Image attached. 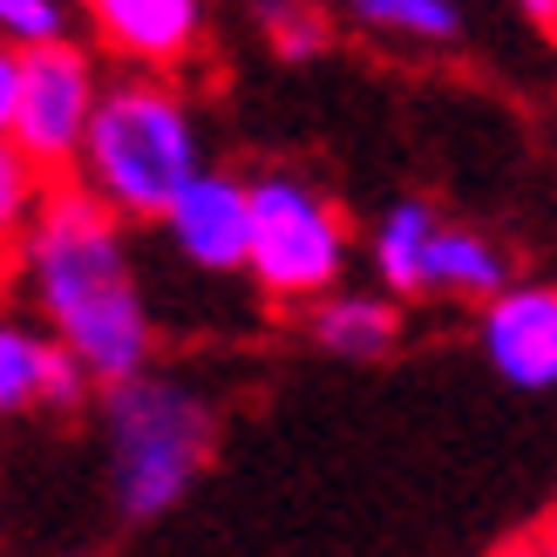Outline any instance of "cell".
<instances>
[{
    "mask_svg": "<svg viewBox=\"0 0 557 557\" xmlns=\"http://www.w3.org/2000/svg\"><path fill=\"white\" fill-rule=\"evenodd\" d=\"M476 347L490 374L523 395L557 387V278H510L476 299Z\"/></svg>",
    "mask_w": 557,
    "mask_h": 557,
    "instance_id": "cell-6",
    "label": "cell"
},
{
    "mask_svg": "<svg viewBox=\"0 0 557 557\" xmlns=\"http://www.w3.org/2000/svg\"><path fill=\"white\" fill-rule=\"evenodd\" d=\"M306 341L333 360H387L401 347V299H387L381 286H333L320 299H306Z\"/></svg>",
    "mask_w": 557,
    "mask_h": 557,
    "instance_id": "cell-10",
    "label": "cell"
},
{
    "mask_svg": "<svg viewBox=\"0 0 557 557\" xmlns=\"http://www.w3.org/2000/svg\"><path fill=\"white\" fill-rule=\"evenodd\" d=\"M8 116H14V48L0 41V136H8Z\"/></svg>",
    "mask_w": 557,
    "mask_h": 557,
    "instance_id": "cell-17",
    "label": "cell"
},
{
    "mask_svg": "<svg viewBox=\"0 0 557 557\" xmlns=\"http://www.w3.org/2000/svg\"><path fill=\"white\" fill-rule=\"evenodd\" d=\"M41 190H48V177L8 144V136H0V245H8V238L27 225V211H35Z\"/></svg>",
    "mask_w": 557,
    "mask_h": 557,
    "instance_id": "cell-16",
    "label": "cell"
},
{
    "mask_svg": "<svg viewBox=\"0 0 557 557\" xmlns=\"http://www.w3.org/2000/svg\"><path fill=\"white\" fill-rule=\"evenodd\" d=\"M523 544H531V557H557V510H550V517H544V523H537V531L523 537Z\"/></svg>",
    "mask_w": 557,
    "mask_h": 557,
    "instance_id": "cell-18",
    "label": "cell"
},
{
    "mask_svg": "<svg viewBox=\"0 0 557 557\" xmlns=\"http://www.w3.org/2000/svg\"><path fill=\"white\" fill-rule=\"evenodd\" d=\"M14 245L27 313L75 354L89 387H116L157 360V320L129 252V225L109 205H96L82 184H48Z\"/></svg>",
    "mask_w": 557,
    "mask_h": 557,
    "instance_id": "cell-1",
    "label": "cell"
},
{
    "mask_svg": "<svg viewBox=\"0 0 557 557\" xmlns=\"http://www.w3.org/2000/svg\"><path fill=\"white\" fill-rule=\"evenodd\" d=\"M82 401H89V374L75 368V354L35 320H0V414H69Z\"/></svg>",
    "mask_w": 557,
    "mask_h": 557,
    "instance_id": "cell-9",
    "label": "cell"
},
{
    "mask_svg": "<svg viewBox=\"0 0 557 557\" xmlns=\"http://www.w3.org/2000/svg\"><path fill=\"white\" fill-rule=\"evenodd\" d=\"M89 35L136 69L171 75L205 48V0H75Z\"/></svg>",
    "mask_w": 557,
    "mask_h": 557,
    "instance_id": "cell-8",
    "label": "cell"
},
{
    "mask_svg": "<svg viewBox=\"0 0 557 557\" xmlns=\"http://www.w3.org/2000/svg\"><path fill=\"white\" fill-rule=\"evenodd\" d=\"M259 27H265L278 62H313V54H326V41H333L320 0H259Z\"/></svg>",
    "mask_w": 557,
    "mask_h": 557,
    "instance_id": "cell-14",
    "label": "cell"
},
{
    "mask_svg": "<svg viewBox=\"0 0 557 557\" xmlns=\"http://www.w3.org/2000/svg\"><path fill=\"white\" fill-rule=\"evenodd\" d=\"M96 96H102V69H96V54L82 48L75 35L41 41V48H21V54H14V116H8V144L35 163L41 177L69 171L82 129H89Z\"/></svg>",
    "mask_w": 557,
    "mask_h": 557,
    "instance_id": "cell-5",
    "label": "cell"
},
{
    "mask_svg": "<svg viewBox=\"0 0 557 557\" xmlns=\"http://www.w3.org/2000/svg\"><path fill=\"white\" fill-rule=\"evenodd\" d=\"M435 218H442V205H429V198H395L374 218V232H368V272H374V286L387 299H401V306L422 299V252H429Z\"/></svg>",
    "mask_w": 557,
    "mask_h": 557,
    "instance_id": "cell-12",
    "label": "cell"
},
{
    "mask_svg": "<svg viewBox=\"0 0 557 557\" xmlns=\"http://www.w3.org/2000/svg\"><path fill=\"white\" fill-rule=\"evenodd\" d=\"M517 278V259L504 238H490L483 225H462V218L442 211L422 252V299H490L496 286Z\"/></svg>",
    "mask_w": 557,
    "mask_h": 557,
    "instance_id": "cell-11",
    "label": "cell"
},
{
    "mask_svg": "<svg viewBox=\"0 0 557 557\" xmlns=\"http://www.w3.org/2000/svg\"><path fill=\"white\" fill-rule=\"evenodd\" d=\"M218 456V408L177 374H129L102 387V483L123 523L171 517Z\"/></svg>",
    "mask_w": 557,
    "mask_h": 557,
    "instance_id": "cell-3",
    "label": "cell"
},
{
    "mask_svg": "<svg viewBox=\"0 0 557 557\" xmlns=\"http://www.w3.org/2000/svg\"><path fill=\"white\" fill-rule=\"evenodd\" d=\"M550 27H557V21H550Z\"/></svg>",
    "mask_w": 557,
    "mask_h": 557,
    "instance_id": "cell-21",
    "label": "cell"
},
{
    "mask_svg": "<svg viewBox=\"0 0 557 557\" xmlns=\"http://www.w3.org/2000/svg\"><path fill=\"white\" fill-rule=\"evenodd\" d=\"M163 238H171V252L205 272V278H238L245 272V238H252V198H245V177L218 171L205 163L198 177H190L171 205H163Z\"/></svg>",
    "mask_w": 557,
    "mask_h": 557,
    "instance_id": "cell-7",
    "label": "cell"
},
{
    "mask_svg": "<svg viewBox=\"0 0 557 557\" xmlns=\"http://www.w3.org/2000/svg\"><path fill=\"white\" fill-rule=\"evenodd\" d=\"M69 171L96 205L116 211L123 225H157L163 205L205 171L198 109H190V96L177 82H163L157 69L102 82Z\"/></svg>",
    "mask_w": 557,
    "mask_h": 557,
    "instance_id": "cell-2",
    "label": "cell"
},
{
    "mask_svg": "<svg viewBox=\"0 0 557 557\" xmlns=\"http://www.w3.org/2000/svg\"><path fill=\"white\" fill-rule=\"evenodd\" d=\"M347 21L395 48H456L462 41L456 0H347Z\"/></svg>",
    "mask_w": 557,
    "mask_h": 557,
    "instance_id": "cell-13",
    "label": "cell"
},
{
    "mask_svg": "<svg viewBox=\"0 0 557 557\" xmlns=\"http://www.w3.org/2000/svg\"><path fill=\"white\" fill-rule=\"evenodd\" d=\"M252 198V238H245V278L278 299V306H306L333 293L354 265V232L347 211L326 198L313 177L299 171H259L245 177Z\"/></svg>",
    "mask_w": 557,
    "mask_h": 557,
    "instance_id": "cell-4",
    "label": "cell"
},
{
    "mask_svg": "<svg viewBox=\"0 0 557 557\" xmlns=\"http://www.w3.org/2000/svg\"><path fill=\"white\" fill-rule=\"evenodd\" d=\"M510 8H517V14H531L537 27H550V21H557V0H510Z\"/></svg>",
    "mask_w": 557,
    "mask_h": 557,
    "instance_id": "cell-19",
    "label": "cell"
},
{
    "mask_svg": "<svg viewBox=\"0 0 557 557\" xmlns=\"http://www.w3.org/2000/svg\"><path fill=\"white\" fill-rule=\"evenodd\" d=\"M490 557H531V544H504V550H490Z\"/></svg>",
    "mask_w": 557,
    "mask_h": 557,
    "instance_id": "cell-20",
    "label": "cell"
},
{
    "mask_svg": "<svg viewBox=\"0 0 557 557\" xmlns=\"http://www.w3.org/2000/svg\"><path fill=\"white\" fill-rule=\"evenodd\" d=\"M75 35V0H0V41L14 54Z\"/></svg>",
    "mask_w": 557,
    "mask_h": 557,
    "instance_id": "cell-15",
    "label": "cell"
}]
</instances>
